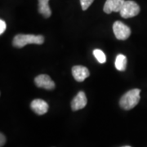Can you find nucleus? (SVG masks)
<instances>
[{
	"label": "nucleus",
	"instance_id": "obj_1",
	"mask_svg": "<svg viewBox=\"0 0 147 147\" xmlns=\"http://www.w3.org/2000/svg\"><path fill=\"white\" fill-rule=\"evenodd\" d=\"M44 42V37L42 35L34 34H17L12 40L13 47L17 48L24 47L27 44H42Z\"/></svg>",
	"mask_w": 147,
	"mask_h": 147
},
{
	"label": "nucleus",
	"instance_id": "obj_2",
	"mask_svg": "<svg viewBox=\"0 0 147 147\" xmlns=\"http://www.w3.org/2000/svg\"><path fill=\"white\" fill-rule=\"evenodd\" d=\"M141 90L138 88L131 89L127 92L119 100V105L122 109L125 110H131L140 101Z\"/></svg>",
	"mask_w": 147,
	"mask_h": 147
},
{
	"label": "nucleus",
	"instance_id": "obj_3",
	"mask_svg": "<svg viewBox=\"0 0 147 147\" xmlns=\"http://www.w3.org/2000/svg\"><path fill=\"white\" fill-rule=\"evenodd\" d=\"M140 10H141L140 7L136 2L131 1V0H127L124 2L119 13L123 18L127 19V18L137 16L140 12Z\"/></svg>",
	"mask_w": 147,
	"mask_h": 147
},
{
	"label": "nucleus",
	"instance_id": "obj_4",
	"mask_svg": "<svg viewBox=\"0 0 147 147\" xmlns=\"http://www.w3.org/2000/svg\"><path fill=\"white\" fill-rule=\"evenodd\" d=\"M113 31L116 38L119 40H126L131 34L130 28L122 21H115L113 25Z\"/></svg>",
	"mask_w": 147,
	"mask_h": 147
},
{
	"label": "nucleus",
	"instance_id": "obj_5",
	"mask_svg": "<svg viewBox=\"0 0 147 147\" xmlns=\"http://www.w3.org/2000/svg\"><path fill=\"white\" fill-rule=\"evenodd\" d=\"M34 84L38 88L47 90H53L56 85L51 77L47 74H40L34 79Z\"/></svg>",
	"mask_w": 147,
	"mask_h": 147
},
{
	"label": "nucleus",
	"instance_id": "obj_6",
	"mask_svg": "<svg viewBox=\"0 0 147 147\" xmlns=\"http://www.w3.org/2000/svg\"><path fill=\"white\" fill-rule=\"evenodd\" d=\"M88 103L87 96L84 92H79L71 101V109L74 111L82 110L86 106Z\"/></svg>",
	"mask_w": 147,
	"mask_h": 147
},
{
	"label": "nucleus",
	"instance_id": "obj_7",
	"mask_svg": "<svg viewBox=\"0 0 147 147\" xmlns=\"http://www.w3.org/2000/svg\"><path fill=\"white\" fill-rule=\"evenodd\" d=\"M125 0H106L103 10L105 13L110 14L111 12H119Z\"/></svg>",
	"mask_w": 147,
	"mask_h": 147
},
{
	"label": "nucleus",
	"instance_id": "obj_8",
	"mask_svg": "<svg viewBox=\"0 0 147 147\" xmlns=\"http://www.w3.org/2000/svg\"><path fill=\"white\" fill-rule=\"evenodd\" d=\"M72 74L75 80L78 82H83L88 77H89L90 72L88 69L83 65H74L72 68Z\"/></svg>",
	"mask_w": 147,
	"mask_h": 147
},
{
	"label": "nucleus",
	"instance_id": "obj_9",
	"mask_svg": "<svg viewBox=\"0 0 147 147\" xmlns=\"http://www.w3.org/2000/svg\"><path fill=\"white\" fill-rule=\"evenodd\" d=\"M30 108L34 113H36L37 115H42L47 113L49 106L45 100H42V99H34L32 100L31 104H30Z\"/></svg>",
	"mask_w": 147,
	"mask_h": 147
},
{
	"label": "nucleus",
	"instance_id": "obj_10",
	"mask_svg": "<svg viewBox=\"0 0 147 147\" xmlns=\"http://www.w3.org/2000/svg\"><path fill=\"white\" fill-rule=\"evenodd\" d=\"M49 0H38V12L45 18H49L52 15V11L48 4Z\"/></svg>",
	"mask_w": 147,
	"mask_h": 147
},
{
	"label": "nucleus",
	"instance_id": "obj_11",
	"mask_svg": "<svg viewBox=\"0 0 147 147\" xmlns=\"http://www.w3.org/2000/svg\"><path fill=\"white\" fill-rule=\"evenodd\" d=\"M127 57L123 54H119L115 59V67L119 71H124L127 67Z\"/></svg>",
	"mask_w": 147,
	"mask_h": 147
},
{
	"label": "nucleus",
	"instance_id": "obj_12",
	"mask_svg": "<svg viewBox=\"0 0 147 147\" xmlns=\"http://www.w3.org/2000/svg\"><path fill=\"white\" fill-rule=\"evenodd\" d=\"M93 55L97 60V61L100 64L105 63L106 61V57H105V53H103L100 49H95L93 51Z\"/></svg>",
	"mask_w": 147,
	"mask_h": 147
},
{
	"label": "nucleus",
	"instance_id": "obj_13",
	"mask_svg": "<svg viewBox=\"0 0 147 147\" xmlns=\"http://www.w3.org/2000/svg\"><path fill=\"white\" fill-rule=\"evenodd\" d=\"M93 1L94 0H80V4L82 7V9L84 11L87 10L90 6L92 5Z\"/></svg>",
	"mask_w": 147,
	"mask_h": 147
},
{
	"label": "nucleus",
	"instance_id": "obj_14",
	"mask_svg": "<svg viewBox=\"0 0 147 147\" xmlns=\"http://www.w3.org/2000/svg\"><path fill=\"white\" fill-rule=\"evenodd\" d=\"M6 23L3 20H0V34H3L6 30Z\"/></svg>",
	"mask_w": 147,
	"mask_h": 147
},
{
	"label": "nucleus",
	"instance_id": "obj_15",
	"mask_svg": "<svg viewBox=\"0 0 147 147\" xmlns=\"http://www.w3.org/2000/svg\"><path fill=\"white\" fill-rule=\"evenodd\" d=\"M0 138H1V142H0V146H4V144L6 143V137L3 134V133H1L0 134Z\"/></svg>",
	"mask_w": 147,
	"mask_h": 147
},
{
	"label": "nucleus",
	"instance_id": "obj_16",
	"mask_svg": "<svg viewBox=\"0 0 147 147\" xmlns=\"http://www.w3.org/2000/svg\"><path fill=\"white\" fill-rule=\"evenodd\" d=\"M123 147H131V146H123Z\"/></svg>",
	"mask_w": 147,
	"mask_h": 147
}]
</instances>
